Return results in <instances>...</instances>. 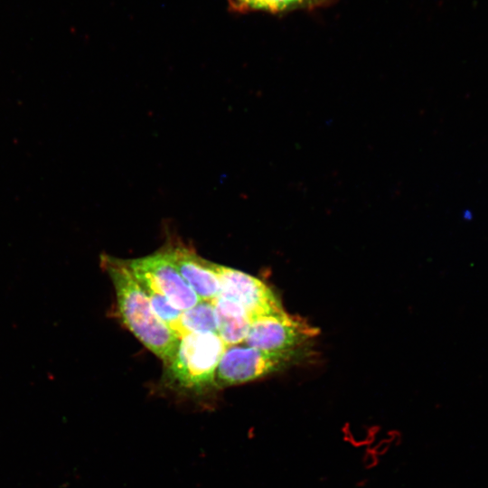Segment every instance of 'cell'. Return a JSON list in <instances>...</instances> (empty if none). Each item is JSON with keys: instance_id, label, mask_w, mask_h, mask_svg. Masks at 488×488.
I'll list each match as a JSON object with an SVG mask.
<instances>
[{"instance_id": "30bf717a", "label": "cell", "mask_w": 488, "mask_h": 488, "mask_svg": "<svg viewBox=\"0 0 488 488\" xmlns=\"http://www.w3.org/2000/svg\"><path fill=\"white\" fill-rule=\"evenodd\" d=\"M328 0H230L231 10L237 12L264 11L272 14L295 10H313L327 4Z\"/></svg>"}, {"instance_id": "277c9868", "label": "cell", "mask_w": 488, "mask_h": 488, "mask_svg": "<svg viewBox=\"0 0 488 488\" xmlns=\"http://www.w3.org/2000/svg\"><path fill=\"white\" fill-rule=\"evenodd\" d=\"M125 261L145 289L164 296L176 308L184 311L201 301L161 249Z\"/></svg>"}, {"instance_id": "52a82bcc", "label": "cell", "mask_w": 488, "mask_h": 488, "mask_svg": "<svg viewBox=\"0 0 488 488\" xmlns=\"http://www.w3.org/2000/svg\"><path fill=\"white\" fill-rule=\"evenodd\" d=\"M160 249L201 300L211 302L218 296L220 282L210 260L180 241H168Z\"/></svg>"}, {"instance_id": "8fae6325", "label": "cell", "mask_w": 488, "mask_h": 488, "mask_svg": "<svg viewBox=\"0 0 488 488\" xmlns=\"http://www.w3.org/2000/svg\"><path fill=\"white\" fill-rule=\"evenodd\" d=\"M145 291L155 315L175 333L183 311L173 305L164 296L150 290Z\"/></svg>"}, {"instance_id": "3957f363", "label": "cell", "mask_w": 488, "mask_h": 488, "mask_svg": "<svg viewBox=\"0 0 488 488\" xmlns=\"http://www.w3.org/2000/svg\"><path fill=\"white\" fill-rule=\"evenodd\" d=\"M296 351L270 353L246 344L227 346L216 369L215 387L240 385L279 371L296 358Z\"/></svg>"}, {"instance_id": "5b68a950", "label": "cell", "mask_w": 488, "mask_h": 488, "mask_svg": "<svg viewBox=\"0 0 488 488\" xmlns=\"http://www.w3.org/2000/svg\"><path fill=\"white\" fill-rule=\"evenodd\" d=\"M318 333V328L284 311L253 319L244 343L265 352H286Z\"/></svg>"}, {"instance_id": "7a4b0ae2", "label": "cell", "mask_w": 488, "mask_h": 488, "mask_svg": "<svg viewBox=\"0 0 488 488\" xmlns=\"http://www.w3.org/2000/svg\"><path fill=\"white\" fill-rule=\"evenodd\" d=\"M226 347L215 333H192L181 337L174 356L164 365L163 385L187 398L210 394L217 389L215 372Z\"/></svg>"}, {"instance_id": "9c48e42d", "label": "cell", "mask_w": 488, "mask_h": 488, "mask_svg": "<svg viewBox=\"0 0 488 488\" xmlns=\"http://www.w3.org/2000/svg\"><path fill=\"white\" fill-rule=\"evenodd\" d=\"M204 332L217 333V320L212 303L201 300L192 307L183 311L175 334L180 339L192 333Z\"/></svg>"}, {"instance_id": "ba28073f", "label": "cell", "mask_w": 488, "mask_h": 488, "mask_svg": "<svg viewBox=\"0 0 488 488\" xmlns=\"http://www.w3.org/2000/svg\"><path fill=\"white\" fill-rule=\"evenodd\" d=\"M217 320V334L226 346L244 343L251 324L247 311L235 301L218 296L211 301Z\"/></svg>"}, {"instance_id": "6da1fadb", "label": "cell", "mask_w": 488, "mask_h": 488, "mask_svg": "<svg viewBox=\"0 0 488 488\" xmlns=\"http://www.w3.org/2000/svg\"><path fill=\"white\" fill-rule=\"evenodd\" d=\"M100 266L108 275L125 326L164 365L174 356L179 339L154 313L148 296L125 259L102 254Z\"/></svg>"}, {"instance_id": "8992f818", "label": "cell", "mask_w": 488, "mask_h": 488, "mask_svg": "<svg viewBox=\"0 0 488 488\" xmlns=\"http://www.w3.org/2000/svg\"><path fill=\"white\" fill-rule=\"evenodd\" d=\"M220 282L218 296L240 305L251 320L284 312L275 293L260 279L227 266L211 261Z\"/></svg>"}]
</instances>
